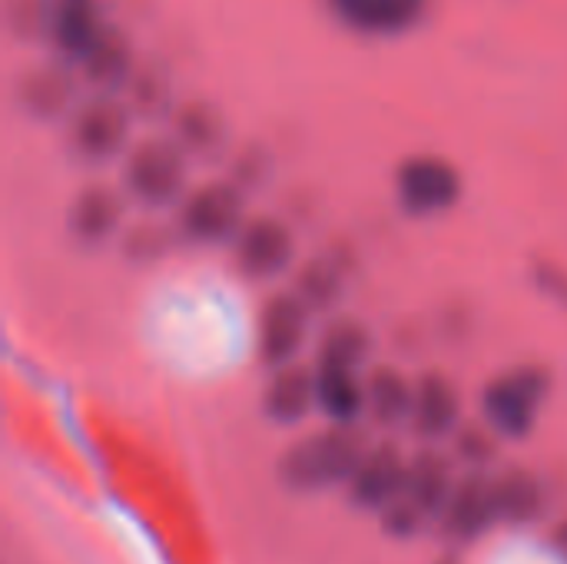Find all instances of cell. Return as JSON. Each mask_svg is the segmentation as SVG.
<instances>
[{"instance_id": "obj_1", "label": "cell", "mask_w": 567, "mask_h": 564, "mask_svg": "<svg viewBox=\"0 0 567 564\" xmlns=\"http://www.w3.org/2000/svg\"><path fill=\"white\" fill-rule=\"evenodd\" d=\"M372 439L359 425H326L296 439L276 462L279 485L296 495H316L329 489H346L359 462L365 459Z\"/></svg>"}, {"instance_id": "obj_2", "label": "cell", "mask_w": 567, "mask_h": 564, "mask_svg": "<svg viewBox=\"0 0 567 564\" xmlns=\"http://www.w3.org/2000/svg\"><path fill=\"white\" fill-rule=\"evenodd\" d=\"M555 389V376L542 362H522L495 379L485 382L478 396V412L482 422L502 439V442H525Z\"/></svg>"}, {"instance_id": "obj_3", "label": "cell", "mask_w": 567, "mask_h": 564, "mask_svg": "<svg viewBox=\"0 0 567 564\" xmlns=\"http://www.w3.org/2000/svg\"><path fill=\"white\" fill-rule=\"evenodd\" d=\"M189 156L179 150L173 136H146L136 140L123 156V193L143 209L179 206L186 189Z\"/></svg>"}, {"instance_id": "obj_4", "label": "cell", "mask_w": 567, "mask_h": 564, "mask_svg": "<svg viewBox=\"0 0 567 564\" xmlns=\"http://www.w3.org/2000/svg\"><path fill=\"white\" fill-rule=\"evenodd\" d=\"M246 193L223 180H209L193 186L183 203L176 206V233L183 243L213 249V246H233L239 229L246 226Z\"/></svg>"}, {"instance_id": "obj_5", "label": "cell", "mask_w": 567, "mask_h": 564, "mask_svg": "<svg viewBox=\"0 0 567 564\" xmlns=\"http://www.w3.org/2000/svg\"><path fill=\"white\" fill-rule=\"evenodd\" d=\"M130 126H133V110L126 106V100L113 93H96L70 113L66 143L76 160L100 166L116 160L120 153L126 156Z\"/></svg>"}, {"instance_id": "obj_6", "label": "cell", "mask_w": 567, "mask_h": 564, "mask_svg": "<svg viewBox=\"0 0 567 564\" xmlns=\"http://www.w3.org/2000/svg\"><path fill=\"white\" fill-rule=\"evenodd\" d=\"M395 203L405 216L432 219L462 199V173L439 153H415L395 166Z\"/></svg>"}, {"instance_id": "obj_7", "label": "cell", "mask_w": 567, "mask_h": 564, "mask_svg": "<svg viewBox=\"0 0 567 564\" xmlns=\"http://www.w3.org/2000/svg\"><path fill=\"white\" fill-rule=\"evenodd\" d=\"M312 312L302 306V299L292 289H279L266 296V302L256 312V359L259 366L282 369L299 362V352L309 342Z\"/></svg>"}, {"instance_id": "obj_8", "label": "cell", "mask_w": 567, "mask_h": 564, "mask_svg": "<svg viewBox=\"0 0 567 564\" xmlns=\"http://www.w3.org/2000/svg\"><path fill=\"white\" fill-rule=\"evenodd\" d=\"M233 266L249 283H272L296 263V236L279 216H249L229 246Z\"/></svg>"}, {"instance_id": "obj_9", "label": "cell", "mask_w": 567, "mask_h": 564, "mask_svg": "<svg viewBox=\"0 0 567 564\" xmlns=\"http://www.w3.org/2000/svg\"><path fill=\"white\" fill-rule=\"evenodd\" d=\"M498 519V499H495V475L488 472H465L439 519V532L449 542V548H468L478 545Z\"/></svg>"}, {"instance_id": "obj_10", "label": "cell", "mask_w": 567, "mask_h": 564, "mask_svg": "<svg viewBox=\"0 0 567 564\" xmlns=\"http://www.w3.org/2000/svg\"><path fill=\"white\" fill-rule=\"evenodd\" d=\"M405 469H409V459H405L399 442H392V439L372 442L365 459L359 462V469L352 472V479L346 485L349 505L359 512L379 515L382 509H389L402 495Z\"/></svg>"}, {"instance_id": "obj_11", "label": "cell", "mask_w": 567, "mask_h": 564, "mask_svg": "<svg viewBox=\"0 0 567 564\" xmlns=\"http://www.w3.org/2000/svg\"><path fill=\"white\" fill-rule=\"evenodd\" d=\"M462 392L442 369H429L415 379V406H412V435L425 445L452 442L462 429Z\"/></svg>"}, {"instance_id": "obj_12", "label": "cell", "mask_w": 567, "mask_h": 564, "mask_svg": "<svg viewBox=\"0 0 567 564\" xmlns=\"http://www.w3.org/2000/svg\"><path fill=\"white\" fill-rule=\"evenodd\" d=\"M123 216H126V193L106 183L83 186L70 209H66V233L76 246L100 249L123 236Z\"/></svg>"}, {"instance_id": "obj_13", "label": "cell", "mask_w": 567, "mask_h": 564, "mask_svg": "<svg viewBox=\"0 0 567 564\" xmlns=\"http://www.w3.org/2000/svg\"><path fill=\"white\" fill-rule=\"evenodd\" d=\"M458 479L462 475H455V459L452 455H445L439 445H422L415 455H409L402 499H409L429 522L439 525Z\"/></svg>"}, {"instance_id": "obj_14", "label": "cell", "mask_w": 567, "mask_h": 564, "mask_svg": "<svg viewBox=\"0 0 567 564\" xmlns=\"http://www.w3.org/2000/svg\"><path fill=\"white\" fill-rule=\"evenodd\" d=\"M13 96L17 106L33 116V120H56L73 106L76 96V80L63 63H33L23 66L13 80ZM76 110V106H73Z\"/></svg>"}, {"instance_id": "obj_15", "label": "cell", "mask_w": 567, "mask_h": 564, "mask_svg": "<svg viewBox=\"0 0 567 564\" xmlns=\"http://www.w3.org/2000/svg\"><path fill=\"white\" fill-rule=\"evenodd\" d=\"M262 416L272 425L292 429L299 422H306L319 406H316V369L292 362L282 369H272L266 386H262Z\"/></svg>"}, {"instance_id": "obj_16", "label": "cell", "mask_w": 567, "mask_h": 564, "mask_svg": "<svg viewBox=\"0 0 567 564\" xmlns=\"http://www.w3.org/2000/svg\"><path fill=\"white\" fill-rule=\"evenodd\" d=\"M495 499H498V519L508 529H532L545 522L551 509L545 479L525 465H508L495 472Z\"/></svg>"}, {"instance_id": "obj_17", "label": "cell", "mask_w": 567, "mask_h": 564, "mask_svg": "<svg viewBox=\"0 0 567 564\" xmlns=\"http://www.w3.org/2000/svg\"><path fill=\"white\" fill-rule=\"evenodd\" d=\"M415 382L399 366H372L365 372V416L379 432H395L412 422Z\"/></svg>"}, {"instance_id": "obj_18", "label": "cell", "mask_w": 567, "mask_h": 564, "mask_svg": "<svg viewBox=\"0 0 567 564\" xmlns=\"http://www.w3.org/2000/svg\"><path fill=\"white\" fill-rule=\"evenodd\" d=\"M332 17L359 33H402L425 17L429 0H326Z\"/></svg>"}, {"instance_id": "obj_19", "label": "cell", "mask_w": 567, "mask_h": 564, "mask_svg": "<svg viewBox=\"0 0 567 564\" xmlns=\"http://www.w3.org/2000/svg\"><path fill=\"white\" fill-rule=\"evenodd\" d=\"M173 140L189 160H216L229 143L223 113L206 100H186L173 110Z\"/></svg>"}, {"instance_id": "obj_20", "label": "cell", "mask_w": 567, "mask_h": 564, "mask_svg": "<svg viewBox=\"0 0 567 564\" xmlns=\"http://www.w3.org/2000/svg\"><path fill=\"white\" fill-rule=\"evenodd\" d=\"M372 359V332L355 316H332L316 336L312 366L362 372Z\"/></svg>"}, {"instance_id": "obj_21", "label": "cell", "mask_w": 567, "mask_h": 564, "mask_svg": "<svg viewBox=\"0 0 567 564\" xmlns=\"http://www.w3.org/2000/svg\"><path fill=\"white\" fill-rule=\"evenodd\" d=\"M346 283H349L346 259H339V256H312L296 269L292 293L302 299V306L312 316H326V312L339 309V302L346 296Z\"/></svg>"}, {"instance_id": "obj_22", "label": "cell", "mask_w": 567, "mask_h": 564, "mask_svg": "<svg viewBox=\"0 0 567 564\" xmlns=\"http://www.w3.org/2000/svg\"><path fill=\"white\" fill-rule=\"evenodd\" d=\"M316 369V406L329 425H359L365 416V376L352 369Z\"/></svg>"}, {"instance_id": "obj_23", "label": "cell", "mask_w": 567, "mask_h": 564, "mask_svg": "<svg viewBox=\"0 0 567 564\" xmlns=\"http://www.w3.org/2000/svg\"><path fill=\"white\" fill-rule=\"evenodd\" d=\"M80 66H83V76H86L90 83L100 86V93H110V90H116V86H126V80H130L133 70H136L130 40H126L116 27H110V23H103L100 37H96L93 47L83 53Z\"/></svg>"}, {"instance_id": "obj_24", "label": "cell", "mask_w": 567, "mask_h": 564, "mask_svg": "<svg viewBox=\"0 0 567 564\" xmlns=\"http://www.w3.org/2000/svg\"><path fill=\"white\" fill-rule=\"evenodd\" d=\"M103 23L96 20V3L93 0H53V23H50V40L60 50L63 60L80 63L83 53L93 47L100 37Z\"/></svg>"}, {"instance_id": "obj_25", "label": "cell", "mask_w": 567, "mask_h": 564, "mask_svg": "<svg viewBox=\"0 0 567 564\" xmlns=\"http://www.w3.org/2000/svg\"><path fill=\"white\" fill-rule=\"evenodd\" d=\"M179 233L173 223H159V219H140L133 226L123 229V236L116 239L120 256L133 266H153L159 259H166L176 246H179Z\"/></svg>"}, {"instance_id": "obj_26", "label": "cell", "mask_w": 567, "mask_h": 564, "mask_svg": "<svg viewBox=\"0 0 567 564\" xmlns=\"http://www.w3.org/2000/svg\"><path fill=\"white\" fill-rule=\"evenodd\" d=\"M498 435L485 422H462L452 435V459L465 472H488L498 462Z\"/></svg>"}, {"instance_id": "obj_27", "label": "cell", "mask_w": 567, "mask_h": 564, "mask_svg": "<svg viewBox=\"0 0 567 564\" xmlns=\"http://www.w3.org/2000/svg\"><path fill=\"white\" fill-rule=\"evenodd\" d=\"M126 106L133 110V116L143 120H159L169 110V83L166 73L156 66H136L133 76L126 80Z\"/></svg>"}, {"instance_id": "obj_28", "label": "cell", "mask_w": 567, "mask_h": 564, "mask_svg": "<svg viewBox=\"0 0 567 564\" xmlns=\"http://www.w3.org/2000/svg\"><path fill=\"white\" fill-rule=\"evenodd\" d=\"M3 23L20 40L50 37L53 0H3Z\"/></svg>"}, {"instance_id": "obj_29", "label": "cell", "mask_w": 567, "mask_h": 564, "mask_svg": "<svg viewBox=\"0 0 567 564\" xmlns=\"http://www.w3.org/2000/svg\"><path fill=\"white\" fill-rule=\"evenodd\" d=\"M379 525H382V532H385L389 539H395V542H412V539L422 535V529L429 525V519H425L409 499L399 495L389 509L379 512Z\"/></svg>"}, {"instance_id": "obj_30", "label": "cell", "mask_w": 567, "mask_h": 564, "mask_svg": "<svg viewBox=\"0 0 567 564\" xmlns=\"http://www.w3.org/2000/svg\"><path fill=\"white\" fill-rule=\"evenodd\" d=\"M528 283L542 299H548L558 309H567V266H561L558 259H545V256L532 259Z\"/></svg>"}, {"instance_id": "obj_31", "label": "cell", "mask_w": 567, "mask_h": 564, "mask_svg": "<svg viewBox=\"0 0 567 564\" xmlns=\"http://www.w3.org/2000/svg\"><path fill=\"white\" fill-rule=\"evenodd\" d=\"M229 183H236L243 193H252L256 186H262L269 180V153L262 146H243L226 173Z\"/></svg>"}, {"instance_id": "obj_32", "label": "cell", "mask_w": 567, "mask_h": 564, "mask_svg": "<svg viewBox=\"0 0 567 564\" xmlns=\"http://www.w3.org/2000/svg\"><path fill=\"white\" fill-rule=\"evenodd\" d=\"M548 545H551V548L558 552V558L567 564V519L565 522H558V525L548 532Z\"/></svg>"}, {"instance_id": "obj_33", "label": "cell", "mask_w": 567, "mask_h": 564, "mask_svg": "<svg viewBox=\"0 0 567 564\" xmlns=\"http://www.w3.org/2000/svg\"><path fill=\"white\" fill-rule=\"evenodd\" d=\"M432 564H465V562H462L458 548H449V552H442V555H439Z\"/></svg>"}]
</instances>
